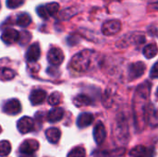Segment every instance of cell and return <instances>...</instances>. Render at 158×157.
<instances>
[{"mask_svg": "<svg viewBox=\"0 0 158 157\" xmlns=\"http://www.w3.org/2000/svg\"><path fill=\"white\" fill-rule=\"evenodd\" d=\"M94 121V116L91 113H82L78 117L77 119V126L80 129L86 128L90 126Z\"/></svg>", "mask_w": 158, "mask_h": 157, "instance_id": "cell-14", "label": "cell"}, {"mask_svg": "<svg viewBox=\"0 0 158 157\" xmlns=\"http://www.w3.org/2000/svg\"><path fill=\"white\" fill-rule=\"evenodd\" d=\"M121 29V23L117 19H111L106 21L102 26V32L105 35H114L118 33Z\"/></svg>", "mask_w": 158, "mask_h": 157, "instance_id": "cell-3", "label": "cell"}, {"mask_svg": "<svg viewBox=\"0 0 158 157\" xmlns=\"http://www.w3.org/2000/svg\"><path fill=\"white\" fill-rule=\"evenodd\" d=\"M41 56V48L38 43H32L27 50L26 59L28 62H36Z\"/></svg>", "mask_w": 158, "mask_h": 157, "instance_id": "cell-12", "label": "cell"}, {"mask_svg": "<svg viewBox=\"0 0 158 157\" xmlns=\"http://www.w3.org/2000/svg\"><path fill=\"white\" fill-rule=\"evenodd\" d=\"M34 127V121L32 118L29 117H23L21 118L18 123H17V128L19 131L22 134H26L33 130Z\"/></svg>", "mask_w": 158, "mask_h": 157, "instance_id": "cell-7", "label": "cell"}, {"mask_svg": "<svg viewBox=\"0 0 158 157\" xmlns=\"http://www.w3.org/2000/svg\"><path fill=\"white\" fill-rule=\"evenodd\" d=\"M94 138L97 144H101L106 138V130L102 122H98L94 129Z\"/></svg>", "mask_w": 158, "mask_h": 157, "instance_id": "cell-11", "label": "cell"}, {"mask_svg": "<svg viewBox=\"0 0 158 157\" xmlns=\"http://www.w3.org/2000/svg\"><path fill=\"white\" fill-rule=\"evenodd\" d=\"M59 10V5L57 3H49L45 6H40L37 7L36 12L42 19H48L51 16L56 15Z\"/></svg>", "mask_w": 158, "mask_h": 157, "instance_id": "cell-2", "label": "cell"}, {"mask_svg": "<svg viewBox=\"0 0 158 157\" xmlns=\"http://www.w3.org/2000/svg\"><path fill=\"white\" fill-rule=\"evenodd\" d=\"M73 103H74V105L77 107H81V106H86V105H91L92 104V100L86 94H79V95H77L74 98Z\"/></svg>", "mask_w": 158, "mask_h": 157, "instance_id": "cell-17", "label": "cell"}, {"mask_svg": "<svg viewBox=\"0 0 158 157\" xmlns=\"http://www.w3.org/2000/svg\"><path fill=\"white\" fill-rule=\"evenodd\" d=\"M1 39L5 43L11 44L19 40V33L18 31L14 29H6L3 31Z\"/></svg>", "mask_w": 158, "mask_h": 157, "instance_id": "cell-10", "label": "cell"}, {"mask_svg": "<svg viewBox=\"0 0 158 157\" xmlns=\"http://www.w3.org/2000/svg\"><path fill=\"white\" fill-rule=\"evenodd\" d=\"M61 93L58 92L53 93L49 97H48V104L51 105H57L61 102Z\"/></svg>", "mask_w": 158, "mask_h": 157, "instance_id": "cell-23", "label": "cell"}, {"mask_svg": "<svg viewBox=\"0 0 158 157\" xmlns=\"http://www.w3.org/2000/svg\"><path fill=\"white\" fill-rule=\"evenodd\" d=\"M156 95H157V97H158V88H157V91H156Z\"/></svg>", "mask_w": 158, "mask_h": 157, "instance_id": "cell-27", "label": "cell"}, {"mask_svg": "<svg viewBox=\"0 0 158 157\" xmlns=\"http://www.w3.org/2000/svg\"><path fill=\"white\" fill-rule=\"evenodd\" d=\"M94 52L91 50H83L79 54L75 55L70 61V68L78 72L86 71L92 63Z\"/></svg>", "mask_w": 158, "mask_h": 157, "instance_id": "cell-1", "label": "cell"}, {"mask_svg": "<svg viewBox=\"0 0 158 157\" xmlns=\"http://www.w3.org/2000/svg\"><path fill=\"white\" fill-rule=\"evenodd\" d=\"M86 156V152H85V149L81 146H78V147H75L74 149H72L68 157H85Z\"/></svg>", "mask_w": 158, "mask_h": 157, "instance_id": "cell-20", "label": "cell"}, {"mask_svg": "<svg viewBox=\"0 0 158 157\" xmlns=\"http://www.w3.org/2000/svg\"><path fill=\"white\" fill-rule=\"evenodd\" d=\"M21 155H22L21 157H34L33 155H25V154H21Z\"/></svg>", "mask_w": 158, "mask_h": 157, "instance_id": "cell-26", "label": "cell"}, {"mask_svg": "<svg viewBox=\"0 0 158 157\" xmlns=\"http://www.w3.org/2000/svg\"><path fill=\"white\" fill-rule=\"evenodd\" d=\"M47 60L50 64L54 66L60 65L64 60V54L62 50L57 47L51 48L47 54Z\"/></svg>", "mask_w": 158, "mask_h": 157, "instance_id": "cell-5", "label": "cell"}, {"mask_svg": "<svg viewBox=\"0 0 158 157\" xmlns=\"http://www.w3.org/2000/svg\"><path fill=\"white\" fill-rule=\"evenodd\" d=\"M63 116H64V109L61 107H56L49 111L47 115V120L49 122L55 123V122L61 120Z\"/></svg>", "mask_w": 158, "mask_h": 157, "instance_id": "cell-15", "label": "cell"}, {"mask_svg": "<svg viewBox=\"0 0 158 157\" xmlns=\"http://www.w3.org/2000/svg\"><path fill=\"white\" fill-rule=\"evenodd\" d=\"M11 151V145L10 143L7 141H2L0 142V156H6Z\"/></svg>", "mask_w": 158, "mask_h": 157, "instance_id": "cell-22", "label": "cell"}, {"mask_svg": "<svg viewBox=\"0 0 158 157\" xmlns=\"http://www.w3.org/2000/svg\"><path fill=\"white\" fill-rule=\"evenodd\" d=\"M17 24L20 27H27L31 24V18L29 14L27 13H22V14H19L17 18V20H16Z\"/></svg>", "mask_w": 158, "mask_h": 157, "instance_id": "cell-19", "label": "cell"}, {"mask_svg": "<svg viewBox=\"0 0 158 157\" xmlns=\"http://www.w3.org/2000/svg\"><path fill=\"white\" fill-rule=\"evenodd\" d=\"M3 111L7 115H17L21 111V105L18 99H10L4 105Z\"/></svg>", "mask_w": 158, "mask_h": 157, "instance_id": "cell-8", "label": "cell"}, {"mask_svg": "<svg viewBox=\"0 0 158 157\" xmlns=\"http://www.w3.org/2000/svg\"><path fill=\"white\" fill-rule=\"evenodd\" d=\"M24 3V0H6V6L8 8H17Z\"/></svg>", "mask_w": 158, "mask_h": 157, "instance_id": "cell-24", "label": "cell"}, {"mask_svg": "<svg viewBox=\"0 0 158 157\" xmlns=\"http://www.w3.org/2000/svg\"><path fill=\"white\" fill-rule=\"evenodd\" d=\"M0 7H1V4H0Z\"/></svg>", "mask_w": 158, "mask_h": 157, "instance_id": "cell-29", "label": "cell"}, {"mask_svg": "<svg viewBox=\"0 0 158 157\" xmlns=\"http://www.w3.org/2000/svg\"><path fill=\"white\" fill-rule=\"evenodd\" d=\"M15 77V72L11 68H7L6 67L2 68V70L0 71V78L3 80H11Z\"/></svg>", "mask_w": 158, "mask_h": 157, "instance_id": "cell-21", "label": "cell"}, {"mask_svg": "<svg viewBox=\"0 0 158 157\" xmlns=\"http://www.w3.org/2000/svg\"><path fill=\"white\" fill-rule=\"evenodd\" d=\"M1 130H1V127H0V132H1Z\"/></svg>", "mask_w": 158, "mask_h": 157, "instance_id": "cell-28", "label": "cell"}, {"mask_svg": "<svg viewBox=\"0 0 158 157\" xmlns=\"http://www.w3.org/2000/svg\"><path fill=\"white\" fill-rule=\"evenodd\" d=\"M150 76H151V78H154V79L158 78V61L156 62L155 65L153 66V68L150 71Z\"/></svg>", "mask_w": 158, "mask_h": 157, "instance_id": "cell-25", "label": "cell"}, {"mask_svg": "<svg viewBox=\"0 0 158 157\" xmlns=\"http://www.w3.org/2000/svg\"><path fill=\"white\" fill-rule=\"evenodd\" d=\"M46 139L51 143H56L61 136V131L56 128H50L45 131Z\"/></svg>", "mask_w": 158, "mask_h": 157, "instance_id": "cell-16", "label": "cell"}, {"mask_svg": "<svg viewBox=\"0 0 158 157\" xmlns=\"http://www.w3.org/2000/svg\"><path fill=\"white\" fill-rule=\"evenodd\" d=\"M39 148V143L35 140H26L19 147L20 154L33 155Z\"/></svg>", "mask_w": 158, "mask_h": 157, "instance_id": "cell-9", "label": "cell"}, {"mask_svg": "<svg viewBox=\"0 0 158 157\" xmlns=\"http://www.w3.org/2000/svg\"><path fill=\"white\" fill-rule=\"evenodd\" d=\"M146 67L143 62H135L129 68V78L131 81L136 80L142 77L145 72Z\"/></svg>", "mask_w": 158, "mask_h": 157, "instance_id": "cell-4", "label": "cell"}, {"mask_svg": "<svg viewBox=\"0 0 158 157\" xmlns=\"http://www.w3.org/2000/svg\"><path fill=\"white\" fill-rule=\"evenodd\" d=\"M130 155L131 157H154L155 150L143 145H137L131 150Z\"/></svg>", "mask_w": 158, "mask_h": 157, "instance_id": "cell-6", "label": "cell"}, {"mask_svg": "<svg viewBox=\"0 0 158 157\" xmlns=\"http://www.w3.org/2000/svg\"><path fill=\"white\" fill-rule=\"evenodd\" d=\"M158 54V47L156 43H149L143 48V55L146 58H154Z\"/></svg>", "mask_w": 158, "mask_h": 157, "instance_id": "cell-18", "label": "cell"}, {"mask_svg": "<svg viewBox=\"0 0 158 157\" xmlns=\"http://www.w3.org/2000/svg\"><path fill=\"white\" fill-rule=\"evenodd\" d=\"M46 98V92L41 89L33 90L30 94V101L32 105H38L44 103Z\"/></svg>", "mask_w": 158, "mask_h": 157, "instance_id": "cell-13", "label": "cell"}]
</instances>
